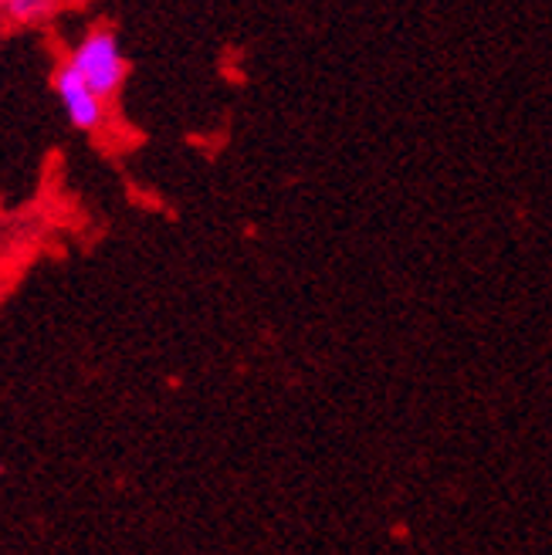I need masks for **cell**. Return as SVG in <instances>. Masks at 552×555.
Masks as SVG:
<instances>
[{
    "label": "cell",
    "instance_id": "1",
    "mask_svg": "<svg viewBox=\"0 0 552 555\" xmlns=\"http://www.w3.org/2000/svg\"><path fill=\"white\" fill-rule=\"evenodd\" d=\"M68 65L86 78V86L105 102L108 95H116L126 81V54L116 41V35L108 31V27H95L86 38H81L72 51Z\"/></svg>",
    "mask_w": 552,
    "mask_h": 555
},
{
    "label": "cell",
    "instance_id": "2",
    "mask_svg": "<svg viewBox=\"0 0 552 555\" xmlns=\"http://www.w3.org/2000/svg\"><path fill=\"white\" fill-rule=\"evenodd\" d=\"M54 92H59L68 119L78 129H95V126H102L105 105H102V99L86 86V78H81L72 65H62L59 72H54Z\"/></svg>",
    "mask_w": 552,
    "mask_h": 555
},
{
    "label": "cell",
    "instance_id": "3",
    "mask_svg": "<svg viewBox=\"0 0 552 555\" xmlns=\"http://www.w3.org/2000/svg\"><path fill=\"white\" fill-rule=\"evenodd\" d=\"M4 11L11 21H35L51 14V4H44V0H11V4H4Z\"/></svg>",
    "mask_w": 552,
    "mask_h": 555
}]
</instances>
